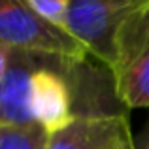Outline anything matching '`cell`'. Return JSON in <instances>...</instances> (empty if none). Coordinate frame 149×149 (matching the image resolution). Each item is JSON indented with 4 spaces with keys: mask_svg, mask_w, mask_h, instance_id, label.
I'll use <instances>...</instances> for the list:
<instances>
[{
    "mask_svg": "<svg viewBox=\"0 0 149 149\" xmlns=\"http://www.w3.org/2000/svg\"><path fill=\"white\" fill-rule=\"evenodd\" d=\"M11 51L10 47H6V45L0 44V77H2V74L6 72L8 64H10V57H11Z\"/></svg>",
    "mask_w": 149,
    "mask_h": 149,
    "instance_id": "obj_9",
    "label": "cell"
},
{
    "mask_svg": "<svg viewBox=\"0 0 149 149\" xmlns=\"http://www.w3.org/2000/svg\"><path fill=\"white\" fill-rule=\"evenodd\" d=\"M108 70L113 95L125 108H149V8L117 29Z\"/></svg>",
    "mask_w": 149,
    "mask_h": 149,
    "instance_id": "obj_2",
    "label": "cell"
},
{
    "mask_svg": "<svg viewBox=\"0 0 149 149\" xmlns=\"http://www.w3.org/2000/svg\"><path fill=\"white\" fill-rule=\"evenodd\" d=\"M47 134L40 125L11 127L0 125V149H45Z\"/></svg>",
    "mask_w": 149,
    "mask_h": 149,
    "instance_id": "obj_7",
    "label": "cell"
},
{
    "mask_svg": "<svg viewBox=\"0 0 149 149\" xmlns=\"http://www.w3.org/2000/svg\"><path fill=\"white\" fill-rule=\"evenodd\" d=\"M149 8V0H72L66 30L91 57L109 68L115 32L130 15Z\"/></svg>",
    "mask_w": 149,
    "mask_h": 149,
    "instance_id": "obj_3",
    "label": "cell"
},
{
    "mask_svg": "<svg viewBox=\"0 0 149 149\" xmlns=\"http://www.w3.org/2000/svg\"><path fill=\"white\" fill-rule=\"evenodd\" d=\"M47 57L13 49L6 72L0 77V125L32 127L30 85L38 66Z\"/></svg>",
    "mask_w": 149,
    "mask_h": 149,
    "instance_id": "obj_6",
    "label": "cell"
},
{
    "mask_svg": "<svg viewBox=\"0 0 149 149\" xmlns=\"http://www.w3.org/2000/svg\"><path fill=\"white\" fill-rule=\"evenodd\" d=\"M83 64V62H81ZM74 62L45 58L32 76L30 85V111L34 123L45 134L53 136L74 123V91L70 83V70Z\"/></svg>",
    "mask_w": 149,
    "mask_h": 149,
    "instance_id": "obj_4",
    "label": "cell"
},
{
    "mask_svg": "<svg viewBox=\"0 0 149 149\" xmlns=\"http://www.w3.org/2000/svg\"><path fill=\"white\" fill-rule=\"evenodd\" d=\"M26 4L38 15H42L45 21L66 29V21H68L72 0H26Z\"/></svg>",
    "mask_w": 149,
    "mask_h": 149,
    "instance_id": "obj_8",
    "label": "cell"
},
{
    "mask_svg": "<svg viewBox=\"0 0 149 149\" xmlns=\"http://www.w3.org/2000/svg\"><path fill=\"white\" fill-rule=\"evenodd\" d=\"M45 149H136L128 117L121 111L77 113L72 125L47 138Z\"/></svg>",
    "mask_w": 149,
    "mask_h": 149,
    "instance_id": "obj_5",
    "label": "cell"
},
{
    "mask_svg": "<svg viewBox=\"0 0 149 149\" xmlns=\"http://www.w3.org/2000/svg\"><path fill=\"white\" fill-rule=\"evenodd\" d=\"M0 44L47 58L81 64L91 57L66 29L38 15L26 0H0Z\"/></svg>",
    "mask_w": 149,
    "mask_h": 149,
    "instance_id": "obj_1",
    "label": "cell"
}]
</instances>
